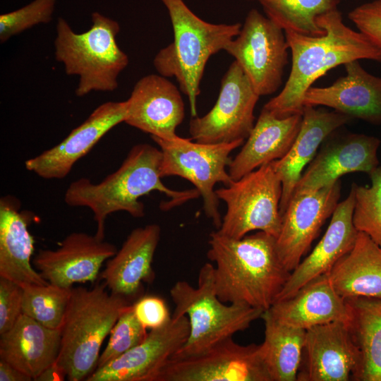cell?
I'll return each mask as SVG.
<instances>
[{
    "label": "cell",
    "mask_w": 381,
    "mask_h": 381,
    "mask_svg": "<svg viewBox=\"0 0 381 381\" xmlns=\"http://www.w3.org/2000/svg\"><path fill=\"white\" fill-rule=\"evenodd\" d=\"M162 153L147 143L134 145L119 169L102 181L95 183L80 178L70 183L64 195L65 202L72 207H86L93 213L97 224L95 236L104 240L105 221L115 212L123 211L135 218L145 216V205L140 198L158 191L170 198L161 203V209L168 210L197 198L195 188L175 190L162 181L160 167Z\"/></svg>",
    "instance_id": "cell-1"
},
{
    "label": "cell",
    "mask_w": 381,
    "mask_h": 381,
    "mask_svg": "<svg viewBox=\"0 0 381 381\" xmlns=\"http://www.w3.org/2000/svg\"><path fill=\"white\" fill-rule=\"evenodd\" d=\"M317 20L325 30L321 36L284 31L291 52L290 74L280 93L262 107L278 118L302 114L305 93L330 69L359 59L381 63V48L362 32L346 26L338 9Z\"/></svg>",
    "instance_id": "cell-2"
},
{
    "label": "cell",
    "mask_w": 381,
    "mask_h": 381,
    "mask_svg": "<svg viewBox=\"0 0 381 381\" xmlns=\"http://www.w3.org/2000/svg\"><path fill=\"white\" fill-rule=\"evenodd\" d=\"M208 259L214 265L219 298L268 310L275 302L291 272L281 262L276 238L264 231L234 238L213 231L210 235Z\"/></svg>",
    "instance_id": "cell-3"
},
{
    "label": "cell",
    "mask_w": 381,
    "mask_h": 381,
    "mask_svg": "<svg viewBox=\"0 0 381 381\" xmlns=\"http://www.w3.org/2000/svg\"><path fill=\"white\" fill-rule=\"evenodd\" d=\"M171 23L174 40L155 55L153 65L164 77H174L188 99L192 117L198 116L197 98L209 59L224 50L242 25L214 24L199 18L183 0H160Z\"/></svg>",
    "instance_id": "cell-4"
},
{
    "label": "cell",
    "mask_w": 381,
    "mask_h": 381,
    "mask_svg": "<svg viewBox=\"0 0 381 381\" xmlns=\"http://www.w3.org/2000/svg\"><path fill=\"white\" fill-rule=\"evenodd\" d=\"M104 283L92 289L71 288L61 327L57 365L69 381L86 380L97 368L104 340L120 315L132 303L109 293Z\"/></svg>",
    "instance_id": "cell-5"
},
{
    "label": "cell",
    "mask_w": 381,
    "mask_h": 381,
    "mask_svg": "<svg viewBox=\"0 0 381 381\" xmlns=\"http://www.w3.org/2000/svg\"><path fill=\"white\" fill-rule=\"evenodd\" d=\"M91 20L90 29L82 33L63 18L56 23L54 56L67 75L78 76V97L117 89L119 75L129 62L116 42L119 23L99 12L92 13Z\"/></svg>",
    "instance_id": "cell-6"
},
{
    "label": "cell",
    "mask_w": 381,
    "mask_h": 381,
    "mask_svg": "<svg viewBox=\"0 0 381 381\" xmlns=\"http://www.w3.org/2000/svg\"><path fill=\"white\" fill-rule=\"evenodd\" d=\"M175 305L173 316L188 319L189 334L181 348L172 357H187L201 353L217 344L248 329L261 318L263 310L248 306L226 305L217 295L214 265L205 263L198 274V286L188 282H176L170 289Z\"/></svg>",
    "instance_id": "cell-7"
},
{
    "label": "cell",
    "mask_w": 381,
    "mask_h": 381,
    "mask_svg": "<svg viewBox=\"0 0 381 381\" xmlns=\"http://www.w3.org/2000/svg\"><path fill=\"white\" fill-rule=\"evenodd\" d=\"M282 193V182L272 162L216 190L219 200L226 205L217 231L241 238L250 231H261L277 238L282 220L279 209Z\"/></svg>",
    "instance_id": "cell-8"
},
{
    "label": "cell",
    "mask_w": 381,
    "mask_h": 381,
    "mask_svg": "<svg viewBox=\"0 0 381 381\" xmlns=\"http://www.w3.org/2000/svg\"><path fill=\"white\" fill-rule=\"evenodd\" d=\"M151 138L161 150V176H178L190 181L202 198L205 215L219 229L222 218L214 186L217 183L228 186L234 181L226 168L231 161L230 153L244 141L205 144L179 136Z\"/></svg>",
    "instance_id": "cell-9"
},
{
    "label": "cell",
    "mask_w": 381,
    "mask_h": 381,
    "mask_svg": "<svg viewBox=\"0 0 381 381\" xmlns=\"http://www.w3.org/2000/svg\"><path fill=\"white\" fill-rule=\"evenodd\" d=\"M288 49L284 30L253 8L224 51L235 59L260 97L274 93L281 86Z\"/></svg>",
    "instance_id": "cell-10"
},
{
    "label": "cell",
    "mask_w": 381,
    "mask_h": 381,
    "mask_svg": "<svg viewBox=\"0 0 381 381\" xmlns=\"http://www.w3.org/2000/svg\"><path fill=\"white\" fill-rule=\"evenodd\" d=\"M153 381H272L260 344L228 338L191 356L171 357Z\"/></svg>",
    "instance_id": "cell-11"
},
{
    "label": "cell",
    "mask_w": 381,
    "mask_h": 381,
    "mask_svg": "<svg viewBox=\"0 0 381 381\" xmlns=\"http://www.w3.org/2000/svg\"><path fill=\"white\" fill-rule=\"evenodd\" d=\"M259 98L241 67L233 61L222 77L214 107L205 115L190 119V138L205 144L244 141L255 125Z\"/></svg>",
    "instance_id": "cell-12"
},
{
    "label": "cell",
    "mask_w": 381,
    "mask_h": 381,
    "mask_svg": "<svg viewBox=\"0 0 381 381\" xmlns=\"http://www.w3.org/2000/svg\"><path fill=\"white\" fill-rule=\"evenodd\" d=\"M361 353L349 322L334 321L306 330L298 381H358Z\"/></svg>",
    "instance_id": "cell-13"
},
{
    "label": "cell",
    "mask_w": 381,
    "mask_h": 381,
    "mask_svg": "<svg viewBox=\"0 0 381 381\" xmlns=\"http://www.w3.org/2000/svg\"><path fill=\"white\" fill-rule=\"evenodd\" d=\"M341 182L316 190L294 193L282 214L276 248L285 268L292 272L308 250L320 228L333 214Z\"/></svg>",
    "instance_id": "cell-14"
},
{
    "label": "cell",
    "mask_w": 381,
    "mask_h": 381,
    "mask_svg": "<svg viewBox=\"0 0 381 381\" xmlns=\"http://www.w3.org/2000/svg\"><path fill=\"white\" fill-rule=\"evenodd\" d=\"M189 334L186 316H171L164 326L111 362L95 369L87 381H153L162 367L181 348Z\"/></svg>",
    "instance_id": "cell-15"
},
{
    "label": "cell",
    "mask_w": 381,
    "mask_h": 381,
    "mask_svg": "<svg viewBox=\"0 0 381 381\" xmlns=\"http://www.w3.org/2000/svg\"><path fill=\"white\" fill-rule=\"evenodd\" d=\"M117 251L116 247L95 235L73 232L55 250L41 249L32 265L49 283L71 289L75 283H93L103 263Z\"/></svg>",
    "instance_id": "cell-16"
},
{
    "label": "cell",
    "mask_w": 381,
    "mask_h": 381,
    "mask_svg": "<svg viewBox=\"0 0 381 381\" xmlns=\"http://www.w3.org/2000/svg\"><path fill=\"white\" fill-rule=\"evenodd\" d=\"M126 113V100L100 104L59 144L27 159L26 169L45 179H64L106 133L124 122Z\"/></svg>",
    "instance_id": "cell-17"
},
{
    "label": "cell",
    "mask_w": 381,
    "mask_h": 381,
    "mask_svg": "<svg viewBox=\"0 0 381 381\" xmlns=\"http://www.w3.org/2000/svg\"><path fill=\"white\" fill-rule=\"evenodd\" d=\"M332 133L302 174L294 194L329 186L347 174L370 175L378 167L379 138L361 133L332 137Z\"/></svg>",
    "instance_id": "cell-18"
},
{
    "label": "cell",
    "mask_w": 381,
    "mask_h": 381,
    "mask_svg": "<svg viewBox=\"0 0 381 381\" xmlns=\"http://www.w3.org/2000/svg\"><path fill=\"white\" fill-rule=\"evenodd\" d=\"M126 124L151 137L171 140L185 117V106L178 87L161 75L142 77L126 100Z\"/></svg>",
    "instance_id": "cell-19"
},
{
    "label": "cell",
    "mask_w": 381,
    "mask_h": 381,
    "mask_svg": "<svg viewBox=\"0 0 381 381\" xmlns=\"http://www.w3.org/2000/svg\"><path fill=\"white\" fill-rule=\"evenodd\" d=\"M345 76L331 85L310 87L305 93L303 106L322 105L350 117L381 124V78L371 75L358 60L344 64Z\"/></svg>",
    "instance_id": "cell-20"
},
{
    "label": "cell",
    "mask_w": 381,
    "mask_h": 381,
    "mask_svg": "<svg viewBox=\"0 0 381 381\" xmlns=\"http://www.w3.org/2000/svg\"><path fill=\"white\" fill-rule=\"evenodd\" d=\"M354 204L355 193L351 186L346 198L337 204L321 240L291 272L275 301L291 296L309 282L327 274L351 250L358 233L353 223Z\"/></svg>",
    "instance_id": "cell-21"
},
{
    "label": "cell",
    "mask_w": 381,
    "mask_h": 381,
    "mask_svg": "<svg viewBox=\"0 0 381 381\" xmlns=\"http://www.w3.org/2000/svg\"><path fill=\"white\" fill-rule=\"evenodd\" d=\"M161 229L151 224L133 229L99 274L110 292L131 300L139 298L143 283L155 278L152 263Z\"/></svg>",
    "instance_id": "cell-22"
},
{
    "label": "cell",
    "mask_w": 381,
    "mask_h": 381,
    "mask_svg": "<svg viewBox=\"0 0 381 381\" xmlns=\"http://www.w3.org/2000/svg\"><path fill=\"white\" fill-rule=\"evenodd\" d=\"M300 131L286 155L272 162L282 186L280 212H284L304 167L314 159L320 144L352 118L337 111L304 106Z\"/></svg>",
    "instance_id": "cell-23"
},
{
    "label": "cell",
    "mask_w": 381,
    "mask_h": 381,
    "mask_svg": "<svg viewBox=\"0 0 381 381\" xmlns=\"http://www.w3.org/2000/svg\"><path fill=\"white\" fill-rule=\"evenodd\" d=\"M265 311L279 322L306 330L350 320L346 301L337 294L327 274L309 282L291 296L275 301Z\"/></svg>",
    "instance_id": "cell-24"
},
{
    "label": "cell",
    "mask_w": 381,
    "mask_h": 381,
    "mask_svg": "<svg viewBox=\"0 0 381 381\" xmlns=\"http://www.w3.org/2000/svg\"><path fill=\"white\" fill-rule=\"evenodd\" d=\"M302 120L303 114L278 118L262 108L246 143L228 167L231 178L238 180L284 157L300 131Z\"/></svg>",
    "instance_id": "cell-25"
},
{
    "label": "cell",
    "mask_w": 381,
    "mask_h": 381,
    "mask_svg": "<svg viewBox=\"0 0 381 381\" xmlns=\"http://www.w3.org/2000/svg\"><path fill=\"white\" fill-rule=\"evenodd\" d=\"M20 206L13 196L0 200V277L21 286L47 284L31 262L34 239L28 230L30 217Z\"/></svg>",
    "instance_id": "cell-26"
},
{
    "label": "cell",
    "mask_w": 381,
    "mask_h": 381,
    "mask_svg": "<svg viewBox=\"0 0 381 381\" xmlns=\"http://www.w3.org/2000/svg\"><path fill=\"white\" fill-rule=\"evenodd\" d=\"M0 335V358L32 380L57 361L60 329L48 328L22 313L15 325Z\"/></svg>",
    "instance_id": "cell-27"
},
{
    "label": "cell",
    "mask_w": 381,
    "mask_h": 381,
    "mask_svg": "<svg viewBox=\"0 0 381 381\" xmlns=\"http://www.w3.org/2000/svg\"><path fill=\"white\" fill-rule=\"evenodd\" d=\"M327 274L337 294L344 299H381V248L367 234L358 231L353 247Z\"/></svg>",
    "instance_id": "cell-28"
},
{
    "label": "cell",
    "mask_w": 381,
    "mask_h": 381,
    "mask_svg": "<svg viewBox=\"0 0 381 381\" xmlns=\"http://www.w3.org/2000/svg\"><path fill=\"white\" fill-rule=\"evenodd\" d=\"M261 318L265 324V338L260 350L272 381L297 380L306 329L279 322L267 311Z\"/></svg>",
    "instance_id": "cell-29"
},
{
    "label": "cell",
    "mask_w": 381,
    "mask_h": 381,
    "mask_svg": "<svg viewBox=\"0 0 381 381\" xmlns=\"http://www.w3.org/2000/svg\"><path fill=\"white\" fill-rule=\"evenodd\" d=\"M349 327L361 353L358 381H381V299L352 298Z\"/></svg>",
    "instance_id": "cell-30"
},
{
    "label": "cell",
    "mask_w": 381,
    "mask_h": 381,
    "mask_svg": "<svg viewBox=\"0 0 381 381\" xmlns=\"http://www.w3.org/2000/svg\"><path fill=\"white\" fill-rule=\"evenodd\" d=\"M258 1L266 16L284 31L321 36L325 30L318 18L338 9L340 0H247Z\"/></svg>",
    "instance_id": "cell-31"
},
{
    "label": "cell",
    "mask_w": 381,
    "mask_h": 381,
    "mask_svg": "<svg viewBox=\"0 0 381 381\" xmlns=\"http://www.w3.org/2000/svg\"><path fill=\"white\" fill-rule=\"evenodd\" d=\"M23 290V314L53 329H61L67 310L71 289L50 283L26 284Z\"/></svg>",
    "instance_id": "cell-32"
},
{
    "label": "cell",
    "mask_w": 381,
    "mask_h": 381,
    "mask_svg": "<svg viewBox=\"0 0 381 381\" xmlns=\"http://www.w3.org/2000/svg\"><path fill=\"white\" fill-rule=\"evenodd\" d=\"M369 176L370 186L352 184L355 193L353 223L358 231L367 234L381 248V166Z\"/></svg>",
    "instance_id": "cell-33"
},
{
    "label": "cell",
    "mask_w": 381,
    "mask_h": 381,
    "mask_svg": "<svg viewBox=\"0 0 381 381\" xmlns=\"http://www.w3.org/2000/svg\"><path fill=\"white\" fill-rule=\"evenodd\" d=\"M147 335V329L135 316L131 304L112 328L108 343L99 355L97 368L111 362L140 344Z\"/></svg>",
    "instance_id": "cell-34"
},
{
    "label": "cell",
    "mask_w": 381,
    "mask_h": 381,
    "mask_svg": "<svg viewBox=\"0 0 381 381\" xmlns=\"http://www.w3.org/2000/svg\"><path fill=\"white\" fill-rule=\"evenodd\" d=\"M56 2V0H33L18 9L1 14V43L37 25L49 23Z\"/></svg>",
    "instance_id": "cell-35"
},
{
    "label": "cell",
    "mask_w": 381,
    "mask_h": 381,
    "mask_svg": "<svg viewBox=\"0 0 381 381\" xmlns=\"http://www.w3.org/2000/svg\"><path fill=\"white\" fill-rule=\"evenodd\" d=\"M23 287L0 277V334L9 330L23 313Z\"/></svg>",
    "instance_id": "cell-36"
},
{
    "label": "cell",
    "mask_w": 381,
    "mask_h": 381,
    "mask_svg": "<svg viewBox=\"0 0 381 381\" xmlns=\"http://www.w3.org/2000/svg\"><path fill=\"white\" fill-rule=\"evenodd\" d=\"M132 310L139 322L146 329L159 328L171 318L164 300L156 296L139 297L132 303Z\"/></svg>",
    "instance_id": "cell-37"
},
{
    "label": "cell",
    "mask_w": 381,
    "mask_h": 381,
    "mask_svg": "<svg viewBox=\"0 0 381 381\" xmlns=\"http://www.w3.org/2000/svg\"><path fill=\"white\" fill-rule=\"evenodd\" d=\"M358 31L381 48V0L356 7L348 13Z\"/></svg>",
    "instance_id": "cell-38"
},
{
    "label": "cell",
    "mask_w": 381,
    "mask_h": 381,
    "mask_svg": "<svg viewBox=\"0 0 381 381\" xmlns=\"http://www.w3.org/2000/svg\"><path fill=\"white\" fill-rule=\"evenodd\" d=\"M31 377L0 358V381H30Z\"/></svg>",
    "instance_id": "cell-39"
},
{
    "label": "cell",
    "mask_w": 381,
    "mask_h": 381,
    "mask_svg": "<svg viewBox=\"0 0 381 381\" xmlns=\"http://www.w3.org/2000/svg\"><path fill=\"white\" fill-rule=\"evenodd\" d=\"M66 378L63 369L56 362L46 368L35 380V381H62Z\"/></svg>",
    "instance_id": "cell-40"
}]
</instances>
